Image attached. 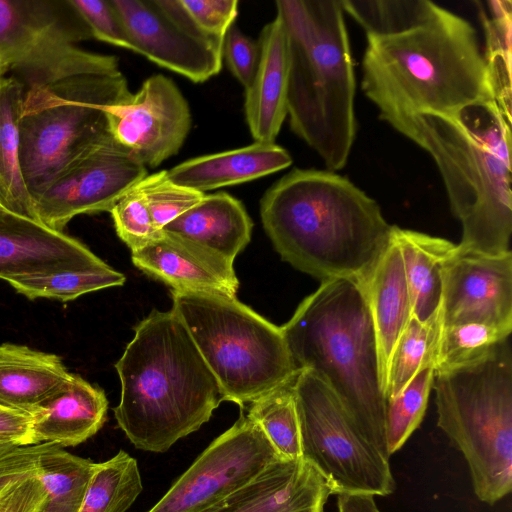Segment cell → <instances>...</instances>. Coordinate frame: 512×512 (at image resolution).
Returning a JSON list of instances; mask_svg holds the SVG:
<instances>
[{
    "label": "cell",
    "mask_w": 512,
    "mask_h": 512,
    "mask_svg": "<svg viewBox=\"0 0 512 512\" xmlns=\"http://www.w3.org/2000/svg\"><path fill=\"white\" fill-rule=\"evenodd\" d=\"M260 216L282 260L321 282L363 281L394 226L373 198L329 170H291L264 193Z\"/></svg>",
    "instance_id": "obj_1"
},
{
    "label": "cell",
    "mask_w": 512,
    "mask_h": 512,
    "mask_svg": "<svg viewBox=\"0 0 512 512\" xmlns=\"http://www.w3.org/2000/svg\"><path fill=\"white\" fill-rule=\"evenodd\" d=\"M115 364L121 383L114 408L135 448L163 453L207 423L223 401L219 386L182 321L152 311Z\"/></svg>",
    "instance_id": "obj_2"
},
{
    "label": "cell",
    "mask_w": 512,
    "mask_h": 512,
    "mask_svg": "<svg viewBox=\"0 0 512 512\" xmlns=\"http://www.w3.org/2000/svg\"><path fill=\"white\" fill-rule=\"evenodd\" d=\"M366 38L362 89L379 115L453 117L471 103L494 100L476 30L449 10L439 7L425 24L402 34Z\"/></svg>",
    "instance_id": "obj_3"
},
{
    "label": "cell",
    "mask_w": 512,
    "mask_h": 512,
    "mask_svg": "<svg viewBox=\"0 0 512 512\" xmlns=\"http://www.w3.org/2000/svg\"><path fill=\"white\" fill-rule=\"evenodd\" d=\"M281 330L296 367L318 376L364 436L390 459L377 338L360 281L321 282Z\"/></svg>",
    "instance_id": "obj_4"
},
{
    "label": "cell",
    "mask_w": 512,
    "mask_h": 512,
    "mask_svg": "<svg viewBox=\"0 0 512 512\" xmlns=\"http://www.w3.org/2000/svg\"><path fill=\"white\" fill-rule=\"evenodd\" d=\"M289 45L287 116L292 131L329 171L353 147L356 78L340 0H277Z\"/></svg>",
    "instance_id": "obj_5"
},
{
    "label": "cell",
    "mask_w": 512,
    "mask_h": 512,
    "mask_svg": "<svg viewBox=\"0 0 512 512\" xmlns=\"http://www.w3.org/2000/svg\"><path fill=\"white\" fill-rule=\"evenodd\" d=\"M379 117L434 159L450 209L462 226L458 245L490 255L511 251V156L483 145L449 116L392 113Z\"/></svg>",
    "instance_id": "obj_6"
},
{
    "label": "cell",
    "mask_w": 512,
    "mask_h": 512,
    "mask_svg": "<svg viewBox=\"0 0 512 512\" xmlns=\"http://www.w3.org/2000/svg\"><path fill=\"white\" fill-rule=\"evenodd\" d=\"M438 427L463 454L477 498L512 489V351L509 338L482 358L435 372Z\"/></svg>",
    "instance_id": "obj_7"
},
{
    "label": "cell",
    "mask_w": 512,
    "mask_h": 512,
    "mask_svg": "<svg viewBox=\"0 0 512 512\" xmlns=\"http://www.w3.org/2000/svg\"><path fill=\"white\" fill-rule=\"evenodd\" d=\"M182 321L215 377L223 401L247 407L294 381L299 370L278 327L236 296L172 290Z\"/></svg>",
    "instance_id": "obj_8"
},
{
    "label": "cell",
    "mask_w": 512,
    "mask_h": 512,
    "mask_svg": "<svg viewBox=\"0 0 512 512\" xmlns=\"http://www.w3.org/2000/svg\"><path fill=\"white\" fill-rule=\"evenodd\" d=\"M130 95L120 70L78 74L25 91L19 156L32 200L64 169L113 139L106 109Z\"/></svg>",
    "instance_id": "obj_9"
},
{
    "label": "cell",
    "mask_w": 512,
    "mask_h": 512,
    "mask_svg": "<svg viewBox=\"0 0 512 512\" xmlns=\"http://www.w3.org/2000/svg\"><path fill=\"white\" fill-rule=\"evenodd\" d=\"M92 38L70 0H0V68L25 91L84 73L118 71V59L79 48Z\"/></svg>",
    "instance_id": "obj_10"
},
{
    "label": "cell",
    "mask_w": 512,
    "mask_h": 512,
    "mask_svg": "<svg viewBox=\"0 0 512 512\" xmlns=\"http://www.w3.org/2000/svg\"><path fill=\"white\" fill-rule=\"evenodd\" d=\"M302 459L326 482L330 493L387 496L396 483L386 458L361 432L328 386L301 370L293 382Z\"/></svg>",
    "instance_id": "obj_11"
},
{
    "label": "cell",
    "mask_w": 512,
    "mask_h": 512,
    "mask_svg": "<svg viewBox=\"0 0 512 512\" xmlns=\"http://www.w3.org/2000/svg\"><path fill=\"white\" fill-rule=\"evenodd\" d=\"M280 459L261 427L241 413L147 512H204Z\"/></svg>",
    "instance_id": "obj_12"
},
{
    "label": "cell",
    "mask_w": 512,
    "mask_h": 512,
    "mask_svg": "<svg viewBox=\"0 0 512 512\" xmlns=\"http://www.w3.org/2000/svg\"><path fill=\"white\" fill-rule=\"evenodd\" d=\"M125 25L132 51L194 83L222 68V42L203 34L180 0H112Z\"/></svg>",
    "instance_id": "obj_13"
},
{
    "label": "cell",
    "mask_w": 512,
    "mask_h": 512,
    "mask_svg": "<svg viewBox=\"0 0 512 512\" xmlns=\"http://www.w3.org/2000/svg\"><path fill=\"white\" fill-rule=\"evenodd\" d=\"M147 175L146 167L112 139L64 169L33 199L36 219L63 232L77 215L110 212Z\"/></svg>",
    "instance_id": "obj_14"
},
{
    "label": "cell",
    "mask_w": 512,
    "mask_h": 512,
    "mask_svg": "<svg viewBox=\"0 0 512 512\" xmlns=\"http://www.w3.org/2000/svg\"><path fill=\"white\" fill-rule=\"evenodd\" d=\"M106 114L113 140L146 168L179 152L192 121L185 97L162 74L148 77L136 93L108 107Z\"/></svg>",
    "instance_id": "obj_15"
},
{
    "label": "cell",
    "mask_w": 512,
    "mask_h": 512,
    "mask_svg": "<svg viewBox=\"0 0 512 512\" xmlns=\"http://www.w3.org/2000/svg\"><path fill=\"white\" fill-rule=\"evenodd\" d=\"M441 326L482 323L512 331V252L455 245L442 266Z\"/></svg>",
    "instance_id": "obj_16"
},
{
    "label": "cell",
    "mask_w": 512,
    "mask_h": 512,
    "mask_svg": "<svg viewBox=\"0 0 512 512\" xmlns=\"http://www.w3.org/2000/svg\"><path fill=\"white\" fill-rule=\"evenodd\" d=\"M107 264L77 239L41 222L0 212V279L104 267Z\"/></svg>",
    "instance_id": "obj_17"
},
{
    "label": "cell",
    "mask_w": 512,
    "mask_h": 512,
    "mask_svg": "<svg viewBox=\"0 0 512 512\" xmlns=\"http://www.w3.org/2000/svg\"><path fill=\"white\" fill-rule=\"evenodd\" d=\"M131 252L136 267L173 291L236 296L239 281L233 262L192 240L162 230Z\"/></svg>",
    "instance_id": "obj_18"
},
{
    "label": "cell",
    "mask_w": 512,
    "mask_h": 512,
    "mask_svg": "<svg viewBox=\"0 0 512 512\" xmlns=\"http://www.w3.org/2000/svg\"><path fill=\"white\" fill-rule=\"evenodd\" d=\"M330 490L303 459H280L204 512H324Z\"/></svg>",
    "instance_id": "obj_19"
},
{
    "label": "cell",
    "mask_w": 512,
    "mask_h": 512,
    "mask_svg": "<svg viewBox=\"0 0 512 512\" xmlns=\"http://www.w3.org/2000/svg\"><path fill=\"white\" fill-rule=\"evenodd\" d=\"M259 61L245 90V116L255 142L275 143L287 117L289 45L283 19L275 18L261 30Z\"/></svg>",
    "instance_id": "obj_20"
},
{
    "label": "cell",
    "mask_w": 512,
    "mask_h": 512,
    "mask_svg": "<svg viewBox=\"0 0 512 512\" xmlns=\"http://www.w3.org/2000/svg\"><path fill=\"white\" fill-rule=\"evenodd\" d=\"M104 391L76 374L32 412V443L77 446L94 436L107 419Z\"/></svg>",
    "instance_id": "obj_21"
},
{
    "label": "cell",
    "mask_w": 512,
    "mask_h": 512,
    "mask_svg": "<svg viewBox=\"0 0 512 512\" xmlns=\"http://www.w3.org/2000/svg\"><path fill=\"white\" fill-rule=\"evenodd\" d=\"M292 164V157L275 143L254 142L245 147L188 159L170 170L175 184L204 193L249 182Z\"/></svg>",
    "instance_id": "obj_22"
},
{
    "label": "cell",
    "mask_w": 512,
    "mask_h": 512,
    "mask_svg": "<svg viewBox=\"0 0 512 512\" xmlns=\"http://www.w3.org/2000/svg\"><path fill=\"white\" fill-rule=\"evenodd\" d=\"M377 338L383 389L394 347L412 318L400 248L393 238L368 276L360 281ZM385 394V392H384Z\"/></svg>",
    "instance_id": "obj_23"
},
{
    "label": "cell",
    "mask_w": 512,
    "mask_h": 512,
    "mask_svg": "<svg viewBox=\"0 0 512 512\" xmlns=\"http://www.w3.org/2000/svg\"><path fill=\"white\" fill-rule=\"evenodd\" d=\"M71 377L55 354L0 344V406L32 413Z\"/></svg>",
    "instance_id": "obj_24"
},
{
    "label": "cell",
    "mask_w": 512,
    "mask_h": 512,
    "mask_svg": "<svg viewBox=\"0 0 512 512\" xmlns=\"http://www.w3.org/2000/svg\"><path fill=\"white\" fill-rule=\"evenodd\" d=\"M252 227L243 204L225 192H218L205 194L163 231L192 240L234 262L250 242Z\"/></svg>",
    "instance_id": "obj_25"
},
{
    "label": "cell",
    "mask_w": 512,
    "mask_h": 512,
    "mask_svg": "<svg viewBox=\"0 0 512 512\" xmlns=\"http://www.w3.org/2000/svg\"><path fill=\"white\" fill-rule=\"evenodd\" d=\"M410 295L412 317L427 322L440 311L442 266L455 245L444 238L393 226Z\"/></svg>",
    "instance_id": "obj_26"
},
{
    "label": "cell",
    "mask_w": 512,
    "mask_h": 512,
    "mask_svg": "<svg viewBox=\"0 0 512 512\" xmlns=\"http://www.w3.org/2000/svg\"><path fill=\"white\" fill-rule=\"evenodd\" d=\"M24 97L20 82L12 76L0 77V203L13 213L37 220L19 156Z\"/></svg>",
    "instance_id": "obj_27"
},
{
    "label": "cell",
    "mask_w": 512,
    "mask_h": 512,
    "mask_svg": "<svg viewBox=\"0 0 512 512\" xmlns=\"http://www.w3.org/2000/svg\"><path fill=\"white\" fill-rule=\"evenodd\" d=\"M97 463L50 443L38 459L45 497L38 512H79Z\"/></svg>",
    "instance_id": "obj_28"
},
{
    "label": "cell",
    "mask_w": 512,
    "mask_h": 512,
    "mask_svg": "<svg viewBox=\"0 0 512 512\" xmlns=\"http://www.w3.org/2000/svg\"><path fill=\"white\" fill-rule=\"evenodd\" d=\"M142 490L137 460L119 450L97 463L79 512H126Z\"/></svg>",
    "instance_id": "obj_29"
},
{
    "label": "cell",
    "mask_w": 512,
    "mask_h": 512,
    "mask_svg": "<svg viewBox=\"0 0 512 512\" xmlns=\"http://www.w3.org/2000/svg\"><path fill=\"white\" fill-rule=\"evenodd\" d=\"M344 12L363 27L366 36L402 34L429 21L437 4L428 0H340Z\"/></svg>",
    "instance_id": "obj_30"
},
{
    "label": "cell",
    "mask_w": 512,
    "mask_h": 512,
    "mask_svg": "<svg viewBox=\"0 0 512 512\" xmlns=\"http://www.w3.org/2000/svg\"><path fill=\"white\" fill-rule=\"evenodd\" d=\"M293 382L249 404L246 414L261 427L278 455L285 460L302 459Z\"/></svg>",
    "instance_id": "obj_31"
},
{
    "label": "cell",
    "mask_w": 512,
    "mask_h": 512,
    "mask_svg": "<svg viewBox=\"0 0 512 512\" xmlns=\"http://www.w3.org/2000/svg\"><path fill=\"white\" fill-rule=\"evenodd\" d=\"M487 5L490 18L480 8L487 44L484 58L494 100L511 123V1H488Z\"/></svg>",
    "instance_id": "obj_32"
},
{
    "label": "cell",
    "mask_w": 512,
    "mask_h": 512,
    "mask_svg": "<svg viewBox=\"0 0 512 512\" xmlns=\"http://www.w3.org/2000/svg\"><path fill=\"white\" fill-rule=\"evenodd\" d=\"M440 328V311L424 323L411 318L390 357L384 387L386 400L399 394L424 366H434Z\"/></svg>",
    "instance_id": "obj_33"
},
{
    "label": "cell",
    "mask_w": 512,
    "mask_h": 512,
    "mask_svg": "<svg viewBox=\"0 0 512 512\" xmlns=\"http://www.w3.org/2000/svg\"><path fill=\"white\" fill-rule=\"evenodd\" d=\"M124 274L108 264L104 267L18 278L8 283L29 299L50 298L71 301L101 289L122 286Z\"/></svg>",
    "instance_id": "obj_34"
},
{
    "label": "cell",
    "mask_w": 512,
    "mask_h": 512,
    "mask_svg": "<svg viewBox=\"0 0 512 512\" xmlns=\"http://www.w3.org/2000/svg\"><path fill=\"white\" fill-rule=\"evenodd\" d=\"M510 331L482 323L441 326L434 355L435 372L476 361L489 353Z\"/></svg>",
    "instance_id": "obj_35"
},
{
    "label": "cell",
    "mask_w": 512,
    "mask_h": 512,
    "mask_svg": "<svg viewBox=\"0 0 512 512\" xmlns=\"http://www.w3.org/2000/svg\"><path fill=\"white\" fill-rule=\"evenodd\" d=\"M434 376V366L426 365L399 394L386 400L385 434L390 456L419 427L426 412Z\"/></svg>",
    "instance_id": "obj_36"
},
{
    "label": "cell",
    "mask_w": 512,
    "mask_h": 512,
    "mask_svg": "<svg viewBox=\"0 0 512 512\" xmlns=\"http://www.w3.org/2000/svg\"><path fill=\"white\" fill-rule=\"evenodd\" d=\"M136 187L143 195L158 230H163L205 195L175 184L168 178L166 170L147 175Z\"/></svg>",
    "instance_id": "obj_37"
},
{
    "label": "cell",
    "mask_w": 512,
    "mask_h": 512,
    "mask_svg": "<svg viewBox=\"0 0 512 512\" xmlns=\"http://www.w3.org/2000/svg\"><path fill=\"white\" fill-rule=\"evenodd\" d=\"M110 213L119 238L131 251L142 248L162 231L156 228L145 199L136 186L113 206Z\"/></svg>",
    "instance_id": "obj_38"
},
{
    "label": "cell",
    "mask_w": 512,
    "mask_h": 512,
    "mask_svg": "<svg viewBox=\"0 0 512 512\" xmlns=\"http://www.w3.org/2000/svg\"><path fill=\"white\" fill-rule=\"evenodd\" d=\"M92 38L132 51L122 18L112 0H70Z\"/></svg>",
    "instance_id": "obj_39"
},
{
    "label": "cell",
    "mask_w": 512,
    "mask_h": 512,
    "mask_svg": "<svg viewBox=\"0 0 512 512\" xmlns=\"http://www.w3.org/2000/svg\"><path fill=\"white\" fill-rule=\"evenodd\" d=\"M193 24L206 36L222 42L238 14L237 0H180Z\"/></svg>",
    "instance_id": "obj_40"
},
{
    "label": "cell",
    "mask_w": 512,
    "mask_h": 512,
    "mask_svg": "<svg viewBox=\"0 0 512 512\" xmlns=\"http://www.w3.org/2000/svg\"><path fill=\"white\" fill-rule=\"evenodd\" d=\"M259 54L258 41L248 37L234 25L228 30L223 40L222 58L245 90L255 75Z\"/></svg>",
    "instance_id": "obj_41"
},
{
    "label": "cell",
    "mask_w": 512,
    "mask_h": 512,
    "mask_svg": "<svg viewBox=\"0 0 512 512\" xmlns=\"http://www.w3.org/2000/svg\"><path fill=\"white\" fill-rule=\"evenodd\" d=\"M45 489L38 471L0 494V512H38Z\"/></svg>",
    "instance_id": "obj_42"
},
{
    "label": "cell",
    "mask_w": 512,
    "mask_h": 512,
    "mask_svg": "<svg viewBox=\"0 0 512 512\" xmlns=\"http://www.w3.org/2000/svg\"><path fill=\"white\" fill-rule=\"evenodd\" d=\"M0 440L33 445L32 414L0 406Z\"/></svg>",
    "instance_id": "obj_43"
},
{
    "label": "cell",
    "mask_w": 512,
    "mask_h": 512,
    "mask_svg": "<svg viewBox=\"0 0 512 512\" xmlns=\"http://www.w3.org/2000/svg\"><path fill=\"white\" fill-rule=\"evenodd\" d=\"M338 512H381L375 496L369 494L337 495Z\"/></svg>",
    "instance_id": "obj_44"
},
{
    "label": "cell",
    "mask_w": 512,
    "mask_h": 512,
    "mask_svg": "<svg viewBox=\"0 0 512 512\" xmlns=\"http://www.w3.org/2000/svg\"><path fill=\"white\" fill-rule=\"evenodd\" d=\"M19 447L21 446L13 442L0 440V458L15 451Z\"/></svg>",
    "instance_id": "obj_45"
},
{
    "label": "cell",
    "mask_w": 512,
    "mask_h": 512,
    "mask_svg": "<svg viewBox=\"0 0 512 512\" xmlns=\"http://www.w3.org/2000/svg\"><path fill=\"white\" fill-rule=\"evenodd\" d=\"M1 211H9V210H7V209H6V208H5V207L0 203V212H1Z\"/></svg>",
    "instance_id": "obj_46"
},
{
    "label": "cell",
    "mask_w": 512,
    "mask_h": 512,
    "mask_svg": "<svg viewBox=\"0 0 512 512\" xmlns=\"http://www.w3.org/2000/svg\"><path fill=\"white\" fill-rule=\"evenodd\" d=\"M2 76H3V75H2V72H1V68H0V77H2Z\"/></svg>",
    "instance_id": "obj_47"
}]
</instances>
